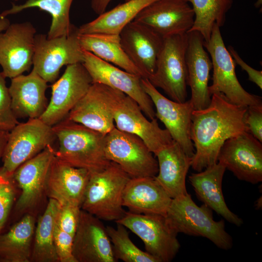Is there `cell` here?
<instances>
[{"label":"cell","mask_w":262,"mask_h":262,"mask_svg":"<svg viewBox=\"0 0 262 262\" xmlns=\"http://www.w3.org/2000/svg\"><path fill=\"white\" fill-rule=\"evenodd\" d=\"M55 139L52 126L39 118L19 123L9 132L0 169L8 175H13L19 165L52 145Z\"/></svg>","instance_id":"9c48e42d"},{"label":"cell","mask_w":262,"mask_h":262,"mask_svg":"<svg viewBox=\"0 0 262 262\" xmlns=\"http://www.w3.org/2000/svg\"><path fill=\"white\" fill-rule=\"evenodd\" d=\"M112 0H91V6L93 10L100 15L104 12ZM129 0H125V1Z\"/></svg>","instance_id":"60d3db41"},{"label":"cell","mask_w":262,"mask_h":262,"mask_svg":"<svg viewBox=\"0 0 262 262\" xmlns=\"http://www.w3.org/2000/svg\"><path fill=\"white\" fill-rule=\"evenodd\" d=\"M73 254L76 262H116L106 227L100 219L81 210L73 237Z\"/></svg>","instance_id":"ac0fdd59"},{"label":"cell","mask_w":262,"mask_h":262,"mask_svg":"<svg viewBox=\"0 0 262 262\" xmlns=\"http://www.w3.org/2000/svg\"><path fill=\"white\" fill-rule=\"evenodd\" d=\"M52 128L59 142L55 156L63 162L91 173L101 171L110 164L105 153V134L67 118Z\"/></svg>","instance_id":"7a4b0ae2"},{"label":"cell","mask_w":262,"mask_h":262,"mask_svg":"<svg viewBox=\"0 0 262 262\" xmlns=\"http://www.w3.org/2000/svg\"><path fill=\"white\" fill-rule=\"evenodd\" d=\"M78 34L75 27L68 35L50 39L36 34L33 69L47 82L53 83L64 66L82 63L83 50Z\"/></svg>","instance_id":"ba28073f"},{"label":"cell","mask_w":262,"mask_h":262,"mask_svg":"<svg viewBox=\"0 0 262 262\" xmlns=\"http://www.w3.org/2000/svg\"><path fill=\"white\" fill-rule=\"evenodd\" d=\"M119 36L126 54L147 79L155 71L164 38L148 27L134 20L122 30Z\"/></svg>","instance_id":"ffe728a7"},{"label":"cell","mask_w":262,"mask_h":262,"mask_svg":"<svg viewBox=\"0 0 262 262\" xmlns=\"http://www.w3.org/2000/svg\"><path fill=\"white\" fill-rule=\"evenodd\" d=\"M217 162L240 180L252 184L262 181V144L248 131L226 140Z\"/></svg>","instance_id":"5bb4252c"},{"label":"cell","mask_w":262,"mask_h":262,"mask_svg":"<svg viewBox=\"0 0 262 262\" xmlns=\"http://www.w3.org/2000/svg\"><path fill=\"white\" fill-rule=\"evenodd\" d=\"M126 95L99 83H93L66 118L106 134L115 127V111Z\"/></svg>","instance_id":"30bf717a"},{"label":"cell","mask_w":262,"mask_h":262,"mask_svg":"<svg viewBox=\"0 0 262 262\" xmlns=\"http://www.w3.org/2000/svg\"><path fill=\"white\" fill-rule=\"evenodd\" d=\"M60 204L49 198L44 213L35 228L31 261L34 262H59L54 243L55 217Z\"/></svg>","instance_id":"1f68e13d"},{"label":"cell","mask_w":262,"mask_h":262,"mask_svg":"<svg viewBox=\"0 0 262 262\" xmlns=\"http://www.w3.org/2000/svg\"><path fill=\"white\" fill-rule=\"evenodd\" d=\"M36 29L30 22L10 24L0 33V66L11 79L28 71L33 66Z\"/></svg>","instance_id":"9a60e30c"},{"label":"cell","mask_w":262,"mask_h":262,"mask_svg":"<svg viewBox=\"0 0 262 262\" xmlns=\"http://www.w3.org/2000/svg\"><path fill=\"white\" fill-rule=\"evenodd\" d=\"M54 243L60 262H76L73 254V237L61 230L55 224Z\"/></svg>","instance_id":"74e56055"},{"label":"cell","mask_w":262,"mask_h":262,"mask_svg":"<svg viewBox=\"0 0 262 262\" xmlns=\"http://www.w3.org/2000/svg\"><path fill=\"white\" fill-rule=\"evenodd\" d=\"M35 218L27 214L6 233L0 236V260L4 262L31 261Z\"/></svg>","instance_id":"f1b7e54d"},{"label":"cell","mask_w":262,"mask_h":262,"mask_svg":"<svg viewBox=\"0 0 262 262\" xmlns=\"http://www.w3.org/2000/svg\"><path fill=\"white\" fill-rule=\"evenodd\" d=\"M10 24V22L6 17L0 16V33L5 31Z\"/></svg>","instance_id":"7bdbcfd3"},{"label":"cell","mask_w":262,"mask_h":262,"mask_svg":"<svg viewBox=\"0 0 262 262\" xmlns=\"http://www.w3.org/2000/svg\"><path fill=\"white\" fill-rule=\"evenodd\" d=\"M80 207L70 204L60 205L55 224L61 230L74 237L78 226Z\"/></svg>","instance_id":"8d00e7d4"},{"label":"cell","mask_w":262,"mask_h":262,"mask_svg":"<svg viewBox=\"0 0 262 262\" xmlns=\"http://www.w3.org/2000/svg\"><path fill=\"white\" fill-rule=\"evenodd\" d=\"M116 229L107 226L106 230L117 260L125 262H160L159 260L137 247L129 237L127 228L116 223Z\"/></svg>","instance_id":"836d02e7"},{"label":"cell","mask_w":262,"mask_h":262,"mask_svg":"<svg viewBox=\"0 0 262 262\" xmlns=\"http://www.w3.org/2000/svg\"><path fill=\"white\" fill-rule=\"evenodd\" d=\"M261 199H262L261 197L257 200L256 204L255 205L256 208L259 209H260V206L262 207V205H260V203H262V199L261 200Z\"/></svg>","instance_id":"f6af8a7d"},{"label":"cell","mask_w":262,"mask_h":262,"mask_svg":"<svg viewBox=\"0 0 262 262\" xmlns=\"http://www.w3.org/2000/svg\"><path fill=\"white\" fill-rule=\"evenodd\" d=\"M172 198L154 177L131 178L123 195V206L129 212L164 216Z\"/></svg>","instance_id":"d4e9b609"},{"label":"cell","mask_w":262,"mask_h":262,"mask_svg":"<svg viewBox=\"0 0 262 262\" xmlns=\"http://www.w3.org/2000/svg\"><path fill=\"white\" fill-rule=\"evenodd\" d=\"M105 153L131 177H154L158 172L157 160L138 136L115 127L105 134Z\"/></svg>","instance_id":"52a82bcc"},{"label":"cell","mask_w":262,"mask_h":262,"mask_svg":"<svg viewBox=\"0 0 262 262\" xmlns=\"http://www.w3.org/2000/svg\"><path fill=\"white\" fill-rule=\"evenodd\" d=\"M129 229L143 242L147 252L160 262H171L180 247L177 233L164 216L126 212L115 222Z\"/></svg>","instance_id":"8fae6325"},{"label":"cell","mask_w":262,"mask_h":262,"mask_svg":"<svg viewBox=\"0 0 262 262\" xmlns=\"http://www.w3.org/2000/svg\"><path fill=\"white\" fill-rule=\"evenodd\" d=\"M194 20V12L186 1L156 0L143 9L133 20L148 27L164 38L187 33Z\"/></svg>","instance_id":"e0dca14e"},{"label":"cell","mask_w":262,"mask_h":262,"mask_svg":"<svg viewBox=\"0 0 262 262\" xmlns=\"http://www.w3.org/2000/svg\"><path fill=\"white\" fill-rule=\"evenodd\" d=\"M155 156L159 169L155 179L168 195L174 198L187 194L186 178L192 158L174 140Z\"/></svg>","instance_id":"4316f807"},{"label":"cell","mask_w":262,"mask_h":262,"mask_svg":"<svg viewBox=\"0 0 262 262\" xmlns=\"http://www.w3.org/2000/svg\"><path fill=\"white\" fill-rule=\"evenodd\" d=\"M55 150L49 145L36 156L19 165L13 178L21 190L16 209L25 212L34 208L45 193L46 183Z\"/></svg>","instance_id":"d6986e66"},{"label":"cell","mask_w":262,"mask_h":262,"mask_svg":"<svg viewBox=\"0 0 262 262\" xmlns=\"http://www.w3.org/2000/svg\"><path fill=\"white\" fill-rule=\"evenodd\" d=\"M187 33L164 37L155 71L147 78L154 87L180 103L185 102L187 98Z\"/></svg>","instance_id":"5b68a950"},{"label":"cell","mask_w":262,"mask_h":262,"mask_svg":"<svg viewBox=\"0 0 262 262\" xmlns=\"http://www.w3.org/2000/svg\"><path fill=\"white\" fill-rule=\"evenodd\" d=\"M185 60L187 70V85L191 88L189 100L194 110H201L210 104L211 95L209 91L211 59L204 46V40L198 32L187 33Z\"/></svg>","instance_id":"7402d4cb"},{"label":"cell","mask_w":262,"mask_h":262,"mask_svg":"<svg viewBox=\"0 0 262 262\" xmlns=\"http://www.w3.org/2000/svg\"><path fill=\"white\" fill-rule=\"evenodd\" d=\"M83 55L82 64L93 83H102L123 92L135 100L150 120L156 117L152 101L142 87V77L121 69L89 51L83 50Z\"/></svg>","instance_id":"4fadbf2b"},{"label":"cell","mask_w":262,"mask_h":262,"mask_svg":"<svg viewBox=\"0 0 262 262\" xmlns=\"http://www.w3.org/2000/svg\"><path fill=\"white\" fill-rule=\"evenodd\" d=\"M236 65L246 71L248 76V80L255 83L261 89H262V71L256 70L247 65L240 57L234 49L231 46L227 48Z\"/></svg>","instance_id":"ab89813d"},{"label":"cell","mask_w":262,"mask_h":262,"mask_svg":"<svg viewBox=\"0 0 262 262\" xmlns=\"http://www.w3.org/2000/svg\"><path fill=\"white\" fill-rule=\"evenodd\" d=\"M90 175L88 170L71 166L55 156L47 177L45 193L60 205L81 207Z\"/></svg>","instance_id":"603a6c76"},{"label":"cell","mask_w":262,"mask_h":262,"mask_svg":"<svg viewBox=\"0 0 262 262\" xmlns=\"http://www.w3.org/2000/svg\"><path fill=\"white\" fill-rule=\"evenodd\" d=\"M141 84L155 107L156 117L164 125L173 140L192 158L195 152L190 136L194 109L189 100L180 103L166 98L147 78L141 79Z\"/></svg>","instance_id":"2e32d148"},{"label":"cell","mask_w":262,"mask_h":262,"mask_svg":"<svg viewBox=\"0 0 262 262\" xmlns=\"http://www.w3.org/2000/svg\"><path fill=\"white\" fill-rule=\"evenodd\" d=\"M73 0H27L20 5L12 4V7L3 11L0 16L6 17L31 8H37L49 13L51 23L48 33L49 39L69 34L75 28L70 22L69 12Z\"/></svg>","instance_id":"4dcf8cb0"},{"label":"cell","mask_w":262,"mask_h":262,"mask_svg":"<svg viewBox=\"0 0 262 262\" xmlns=\"http://www.w3.org/2000/svg\"><path fill=\"white\" fill-rule=\"evenodd\" d=\"M78 38L83 50L89 51L128 72L145 78L143 74L131 61L123 49L119 34L79 33Z\"/></svg>","instance_id":"83f0119b"},{"label":"cell","mask_w":262,"mask_h":262,"mask_svg":"<svg viewBox=\"0 0 262 262\" xmlns=\"http://www.w3.org/2000/svg\"></svg>","instance_id":"bcb514c9"},{"label":"cell","mask_w":262,"mask_h":262,"mask_svg":"<svg viewBox=\"0 0 262 262\" xmlns=\"http://www.w3.org/2000/svg\"><path fill=\"white\" fill-rule=\"evenodd\" d=\"M226 168L219 162L197 173H192L189 181L197 198L228 222L241 226L243 221L228 207L223 195L222 183Z\"/></svg>","instance_id":"484cf974"},{"label":"cell","mask_w":262,"mask_h":262,"mask_svg":"<svg viewBox=\"0 0 262 262\" xmlns=\"http://www.w3.org/2000/svg\"><path fill=\"white\" fill-rule=\"evenodd\" d=\"M262 0H257L255 3V6L257 8L262 7Z\"/></svg>","instance_id":"ee69618b"},{"label":"cell","mask_w":262,"mask_h":262,"mask_svg":"<svg viewBox=\"0 0 262 262\" xmlns=\"http://www.w3.org/2000/svg\"><path fill=\"white\" fill-rule=\"evenodd\" d=\"M244 121L248 131L262 142V105L248 106L245 113Z\"/></svg>","instance_id":"f35d334b"},{"label":"cell","mask_w":262,"mask_h":262,"mask_svg":"<svg viewBox=\"0 0 262 262\" xmlns=\"http://www.w3.org/2000/svg\"><path fill=\"white\" fill-rule=\"evenodd\" d=\"M247 107L233 104L222 94L214 93L207 108L193 111L190 136L195 152L191 166L194 170L201 171L217 163L225 142L248 131L244 121Z\"/></svg>","instance_id":"6da1fadb"},{"label":"cell","mask_w":262,"mask_h":262,"mask_svg":"<svg viewBox=\"0 0 262 262\" xmlns=\"http://www.w3.org/2000/svg\"><path fill=\"white\" fill-rule=\"evenodd\" d=\"M156 0H129L99 15L78 28L79 34L102 33L119 34L148 5Z\"/></svg>","instance_id":"f546056e"},{"label":"cell","mask_w":262,"mask_h":262,"mask_svg":"<svg viewBox=\"0 0 262 262\" xmlns=\"http://www.w3.org/2000/svg\"><path fill=\"white\" fill-rule=\"evenodd\" d=\"M130 179L113 162L103 170L91 173L81 209L100 220H119L126 213L123 208V195Z\"/></svg>","instance_id":"277c9868"},{"label":"cell","mask_w":262,"mask_h":262,"mask_svg":"<svg viewBox=\"0 0 262 262\" xmlns=\"http://www.w3.org/2000/svg\"><path fill=\"white\" fill-rule=\"evenodd\" d=\"M220 28L214 24L209 40L204 43L213 69L212 83L209 86L210 94L221 93L230 102L239 106L262 105L261 97L248 93L239 82L235 73L236 64L225 47Z\"/></svg>","instance_id":"8992f818"},{"label":"cell","mask_w":262,"mask_h":262,"mask_svg":"<svg viewBox=\"0 0 262 262\" xmlns=\"http://www.w3.org/2000/svg\"><path fill=\"white\" fill-rule=\"evenodd\" d=\"M9 131H0V158L2 157Z\"/></svg>","instance_id":"b9f144b4"},{"label":"cell","mask_w":262,"mask_h":262,"mask_svg":"<svg viewBox=\"0 0 262 262\" xmlns=\"http://www.w3.org/2000/svg\"><path fill=\"white\" fill-rule=\"evenodd\" d=\"M47 82L32 69L28 75L11 79L8 87L13 112L17 118H39L46 111L48 100Z\"/></svg>","instance_id":"cb8c5ba5"},{"label":"cell","mask_w":262,"mask_h":262,"mask_svg":"<svg viewBox=\"0 0 262 262\" xmlns=\"http://www.w3.org/2000/svg\"><path fill=\"white\" fill-rule=\"evenodd\" d=\"M165 217L178 234L206 238L224 250H229L233 246L224 220L215 221L212 210L204 204L196 205L188 193L172 198Z\"/></svg>","instance_id":"3957f363"},{"label":"cell","mask_w":262,"mask_h":262,"mask_svg":"<svg viewBox=\"0 0 262 262\" xmlns=\"http://www.w3.org/2000/svg\"><path fill=\"white\" fill-rule=\"evenodd\" d=\"M184 0L191 3L195 14L194 24L188 32H199L205 42L209 40L214 24L219 27L224 25L226 14L233 3L232 0Z\"/></svg>","instance_id":"d6a6232c"},{"label":"cell","mask_w":262,"mask_h":262,"mask_svg":"<svg viewBox=\"0 0 262 262\" xmlns=\"http://www.w3.org/2000/svg\"><path fill=\"white\" fill-rule=\"evenodd\" d=\"M15 184L13 175H8L0 168V232L4 226L15 200Z\"/></svg>","instance_id":"e575fe53"},{"label":"cell","mask_w":262,"mask_h":262,"mask_svg":"<svg viewBox=\"0 0 262 262\" xmlns=\"http://www.w3.org/2000/svg\"><path fill=\"white\" fill-rule=\"evenodd\" d=\"M115 127L138 136L155 155L173 140L166 129L161 128L155 117L148 120L138 103L125 96L115 114Z\"/></svg>","instance_id":"44dd1931"},{"label":"cell","mask_w":262,"mask_h":262,"mask_svg":"<svg viewBox=\"0 0 262 262\" xmlns=\"http://www.w3.org/2000/svg\"><path fill=\"white\" fill-rule=\"evenodd\" d=\"M92 83L82 63L66 66L61 77L51 85L50 99L39 118L51 126L65 119Z\"/></svg>","instance_id":"7c38bea8"},{"label":"cell","mask_w":262,"mask_h":262,"mask_svg":"<svg viewBox=\"0 0 262 262\" xmlns=\"http://www.w3.org/2000/svg\"><path fill=\"white\" fill-rule=\"evenodd\" d=\"M5 77L0 72V131H10L19 122L11 107V98Z\"/></svg>","instance_id":"d590c367"}]
</instances>
